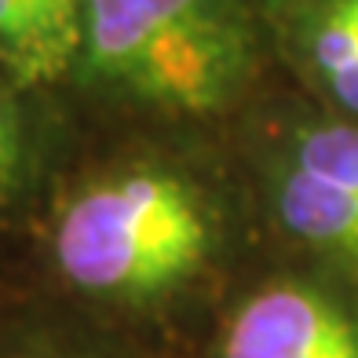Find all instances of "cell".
Instances as JSON below:
<instances>
[{"mask_svg": "<svg viewBox=\"0 0 358 358\" xmlns=\"http://www.w3.org/2000/svg\"><path fill=\"white\" fill-rule=\"evenodd\" d=\"M245 0H85L77 73L113 99L161 113H216L252 77Z\"/></svg>", "mask_w": 358, "mask_h": 358, "instance_id": "6da1fadb", "label": "cell"}, {"mask_svg": "<svg viewBox=\"0 0 358 358\" xmlns=\"http://www.w3.org/2000/svg\"><path fill=\"white\" fill-rule=\"evenodd\" d=\"M52 249L77 292L106 303H150L208 264L216 223L183 172L128 165L85 183L62 205Z\"/></svg>", "mask_w": 358, "mask_h": 358, "instance_id": "7a4b0ae2", "label": "cell"}, {"mask_svg": "<svg viewBox=\"0 0 358 358\" xmlns=\"http://www.w3.org/2000/svg\"><path fill=\"white\" fill-rule=\"evenodd\" d=\"M271 208L322 259L358 274V121H303L267 169Z\"/></svg>", "mask_w": 358, "mask_h": 358, "instance_id": "3957f363", "label": "cell"}, {"mask_svg": "<svg viewBox=\"0 0 358 358\" xmlns=\"http://www.w3.org/2000/svg\"><path fill=\"white\" fill-rule=\"evenodd\" d=\"M220 358H358V311L315 282H271L238 303Z\"/></svg>", "mask_w": 358, "mask_h": 358, "instance_id": "277c9868", "label": "cell"}, {"mask_svg": "<svg viewBox=\"0 0 358 358\" xmlns=\"http://www.w3.org/2000/svg\"><path fill=\"white\" fill-rule=\"evenodd\" d=\"M271 22L296 70L358 121V0H271Z\"/></svg>", "mask_w": 358, "mask_h": 358, "instance_id": "5b68a950", "label": "cell"}, {"mask_svg": "<svg viewBox=\"0 0 358 358\" xmlns=\"http://www.w3.org/2000/svg\"><path fill=\"white\" fill-rule=\"evenodd\" d=\"M85 0H0V70L19 88L55 85L77 70Z\"/></svg>", "mask_w": 358, "mask_h": 358, "instance_id": "8992f818", "label": "cell"}, {"mask_svg": "<svg viewBox=\"0 0 358 358\" xmlns=\"http://www.w3.org/2000/svg\"><path fill=\"white\" fill-rule=\"evenodd\" d=\"M22 172H26V128L19 110L0 95V201L22 183Z\"/></svg>", "mask_w": 358, "mask_h": 358, "instance_id": "52a82bcc", "label": "cell"}]
</instances>
